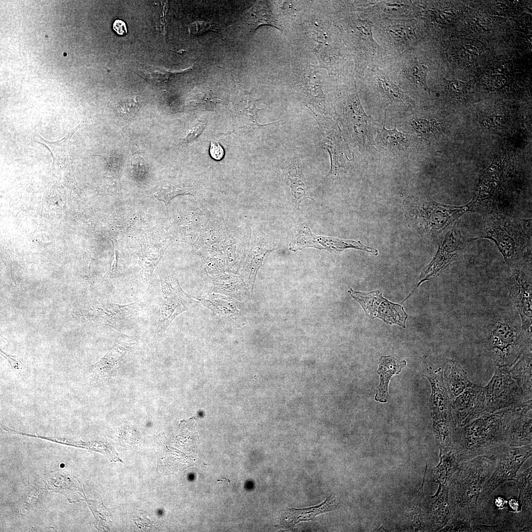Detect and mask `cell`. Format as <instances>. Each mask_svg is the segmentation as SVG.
I'll list each match as a JSON object with an SVG mask.
<instances>
[{"mask_svg": "<svg viewBox=\"0 0 532 532\" xmlns=\"http://www.w3.org/2000/svg\"><path fill=\"white\" fill-rule=\"evenodd\" d=\"M521 403L485 413L457 429L454 448L460 463L480 456L498 454L507 445L509 422Z\"/></svg>", "mask_w": 532, "mask_h": 532, "instance_id": "1", "label": "cell"}, {"mask_svg": "<svg viewBox=\"0 0 532 532\" xmlns=\"http://www.w3.org/2000/svg\"><path fill=\"white\" fill-rule=\"evenodd\" d=\"M472 532H529L532 516L524 511L515 481L497 488L471 519Z\"/></svg>", "mask_w": 532, "mask_h": 532, "instance_id": "2", "label": "cell"}, {"mask_svg": "<svg viewBox=\"0 0 532 532\" xmlns=\"http://www.w3.org/2000/svg\"><path fill=\"white\" fill-rule=\"evenodd\" d=\"M498 456L482 455L462 462L448 479L453 517L471 520L477 510L482 487L496 467Z\"/></svg>", "mask_w": 532, "mask_h": 532, "instance_id": "3", "label": "cell"}, {"mask_svg": "<svg viewBox=\"0 0 532 532\" xmlns=\"http://www.w3.org/2000/svg\"><path fill=\"white\" fill-rule=\"evenodd\" d=\"M483 216L478 236L472 240L485 238L493 241L510 266L531 254V219H521L498 212Z\"/></svg>", "mask_w": 532, "mask_h": 532, "instance_id": "4", "label": "cell"}, {"mask_svg": "<svg viewBox=\"0 0 532 532\" xmlns=\"http://www.w3.org/2000/svg\"><path fill=\"white\" fill-rule=\"evenodd\" d=\"M485 346L496 366H510L532 348V337L524 335L509 323L498 322L486 338Z\"/></svg>", "mask_w": 532, "mask_h": 532, "instance_id": "5", "label": "cell"}, {"mask_svg": "<svg viewBox=\"0 0 532 532\" xmlns=\"http://www.w3.org/2000/svg\"><path fill=\"white\" fill-rule=\"evenodd\" d=\"M484 414L528 401L510 366H497L491 380L484 387Z\"/></svg>", "mask_w": 532, "mask_h": 532, "instance_id": "6", "label": "cell"}, {"mask_svg": "<svg viewBox=\"0 0 532 532\" xmlns=\"http://www.w3.org/2000/svg\"><path fill=\"white\" fill-rule=\"evenodd\" d=\"M532 444L520 447L506 445L499 453L496 467L482 487L478 498L477 508L486 501L499 486L515 480L518 470L532 455Z\"/></svg>", "mask_w": 532, "mask_h": 532, "instance_id": "7", "label": "cell"}, {"mask_svg": "<svg viewBox=\"0 0 532 532\" xmlns=\"http://www.w3.org/2000/svg\"><path fill=\"white\" fill-rule=\"evenodd\" d=\"M159 275L162 300L156 332L162 333L165 332L176 316L188 310L193 299L183 290L172 274L161 270Z\"/></svg>", "mask_w": 532, "mask_h": 532, "instance_id": "8", "label": "cell"}, {"mask_svg": "<svg viewBox=\"0 0 532 532\" xmlns=\"http://www.w3.org/2000/svg\"><path fill=\"white\" fill-rule=\"evenodd\" d=\"M417 204L416 215L420 229L423 233L431 235H435L455 225L468 211L467 205H447L428 199L422 200Z\"/></svg>", "mask_w": 532, "mask_h": 532, "instance_id": "9", "label": "cell"}, {"mask_svg": "<svg viewBox=\"0 0 532 532\" xmlns=\"http://www.w3.org/2000/svg\"><path fill=\"white\" fill-rule=\"evenodd\" d=\"M511 266L507 278L510 296L521 317L522 333L532 336L531 277L518 263Z\"/></svg>", "mask_w": 532, "mask_h": 532, "instance_id": "10", "label": "cell"}, {"mask_svg": "<svg viewBox=\"0 0 532 532\" xmlns=\"http://www.w3.org/2000/svg\"><path fill=\"white\" fill-rule=\"evenodd\" d=\"M348 293L361 305L369 318H379L388 324L405 328L407 315L401 305L384 298L381 291L364 293L350 289Z\"/></svg>", "mask_w": 532, "mask_h": 532, "instance_id": "11", "label": "cell"}, {"mask_svg": "<svg viewBox=\"0 0 532 532\" xmlns=\"http://www.w3.org/2000/svg\"><path fill=\"white\" fill-rule=\"evenodd\" d=\"M472 239L464 236L454 226L446 234L432 262L428 265L420 283L439 275L462 256L468 243Z\"/></svg>", "mask_w": 532, "mask_h": 532, "instance_id": "12", "label": "cell"}, {"mask_svg": "<svg viewBox=\"0 0 532 532\" xmlns=\"http://www.w3.org/2000/svg\"><path fill=\"white\" fill-rule=\"evenodd\" d=\"M313 118L318 124L322 135L321 145L330 155L331 167L326 176L335 175L343 168L345 155L344 142L339 127L335 120L313 111Z\"/></svg>", "mask_w": 532, "mask_h": 532, "instance_id": "13", "label": "cell"}, {"mask_svg": "<svg viewBox=\"0 0 532 532\" xmlns=\"http://www.w3.org/2000/svg\"><path fill=\"white\" fill-rule=\"evenodd\" d=\"M484 387L472 383L451 403V414L457 429L484 414Z\"/></svg>", "mask_w": 532, "mask_h": 532, "instance_id": "14", "label": "cell"}, {"mask_svg": "<svg viewBox=\"0 0 532 532\" xmlns=\"http://www.w3.org/2000/svg\"><path fill=\"white\" fill-rule=\"evenodd\" d=\"M193 300L201 303L230 325L240 328L247 323L244 305L234 299L212 293L194 298Z\"/></svg>", "mask_w": 532, "mask_h": 532, "instance_id": "15", "label": "cell"}, {"mask_svg": "<svg viewBox=\"0 0 532 532\" xmlns=\"http://www.w3.org/2000/svg\"><path fill=\"white\" fill-rule=\"evenodd\" d=\"M447 483L439 484L436 494L424 498L423 514L428 531H438L443 528L452 517L448 498Z\"/></svg>", "mask_w": 532, "mask_h": 532, "instance_id": "16", "label": "cell"}, {"mask_svg": "<svg viewBox=\"0 0 532 532\" xmlns=\"http://www.w3.org/2000/svg\"><path fill=\"white\" fill-rule=\"evenodd\" d=\"M284 183L287 188L288 197L295 207L305 199L314 200L310 195L304 177L300 157L297 154L288 157L282 169Z\"/></svg>", "mask_w": 532, "mask_h": 532, "instance_id": "17", "label": "cell"}, {"mask_svg": "<svg viewBox=\"0 0 532 532\" xmlns=\"http://www.w3.org/2000/svg\"><path fill=\"white\" fill-rule=\"evenodd\" d=\"M140 307L137 302L124 305L105 304L92 306L88 314L92 321L118 330L136 316Z\"/></svg>", "mask_w": 532, "mask_h": 532, "instance_id": "18", "label": "cell"}, {"mask_svg": "<svg viewBox=\"0 0 532 532\" xmlns=\"http://www.w3.org/2000/svg\"><path fill=\"white\" fill-rule=\"evenodd\" d=\"M532 399L522 402L512 417L508 427L506 443L520 447L532 443Z\"/></svg>", "mask_w": 532, "mask_h": 532, "instance_id": "19", "label": "cell"}, {"mask_svg": "<svg viewBox=\"0 0 532 532\" xmlns=\"http://www.w3.org/2000/svg\"><path fill=\"white\" fill-rule=\"evenodd\" d=\"M205 283V290L209 293H219L243 302L252 298L243 279L236 275L224 273L212 275Z\"/></svg>", "mask_w": 532, "mask_h": 532, "instance_id": "20", "label": "cell"}, {"mask_svg": "<svg viewBox=\"0 0 532 532\" xmlns=\"http://www.w3.org/2000/svg\"><path fill=\"white\" fill-rule=\"evenodd\" d=\"M275 248L260 241H251L244 253L240 277L245 282L253 298V289L258 271L266 255Z\"/></svg>", "mask_w": 532, "mask_h": 532, "instance_id": "21", "label": "cell"}, {"mask_svg": "<svg viewBox=\"0 0 532 532\" xmlns=\"http://www.w3.org/2000/svg\"><path fill=\"white\" fill-rule=\"evenodd\" d=\"M432 384V393L430 404L432 410L433 421L453 419L451 402L448 397L442 377L441 368L429 370L428 377Z\"/></svg>", "mask_w": 532, "mask_h": 532, "instance_id": "22", "label": "cell"}, {"mask_svg": "<svg viewBox=\"0 0 532 532\" xmlns=\"http://www.w3.org/2000/svg\"><path fill=\"white\" fill-rule=\"evenodd\" d=\"M133 343V339L130 336L124 334L119 335L107 354L92 366L93 373L99 377H108L117 369Z\"/></svg>", "mask_w": 532, "mask_h": 532, "instance_id": "23", "label": "cell"}, {"mask_svg": "<svg viewBox=\"0 0 532 532\" xmlns=\"http://www.w3.org/2000/svg\"><path fill=\"white\" fill-rule=\"evenodd\" d=\"M338 507L334 498L332 495L317 505L302 508H287L281 519V525L285 528L292 530L298 523L312 521L320 514L336 509Z\"/></svg>", "mask_w": 532, "mask_h": 532, "instance_id": "24", "label": "cell"}, {"mask_svg": "<svg viewBox=\"0 0 532 532\" xmlns=\"http://www.w3.org/2000/svg\"><path fill=\"white\" fill-rule=\"evenodd\" d=\"M444 380L451 403L472 383L461 365L453 360H448L445 364Z\"/></svg>", "mask_w": 532, "mask_h": 532, "instance_id": "25", "label": "cell"}, {"mask_svg": "<svg viewBox=\"0 0 532 532\" xmlns=\"http://www.w3.org/2000/svg\"><path fill=\"white\" fill-rule=\"evenodd\" d=\"M405 361H399L391 356L381 357L377 373L380 375V382L376 390L375 399L381 402H386L388 397V386L390 380L394 374H399L406 366Z\"/></svg>", "mask_w": 532, "mask_h": 532, "instance_id": "26", "label": "cell"}, {"mask_svg": "<svg viewBox=\"0 0 532 532\" xmlns=\"http://www.w3.org/2000/svg\"><path fill=\"white\" fill-rule=\"evenodd\" d=\"M80 126V124L68 133L63 139L57 141H48L42 138L40 135L35 136L37 142L43 144L50 150L53 160V164L55 167L62 168L67 166L72 167L69 155V143L72 136Z\"/></svg>", "mask_w": 532, "mask_h": 532, "instance_id": "27", "label": "cell"}, {"mask_svg": "<svg viewBox=\"0 0 532 532\" xmlns=\"http://www.w3.org/2000/svg\"><path fill=\"white\" fill-rule=\"evenodd\" d=\"M510 372L529 400L532 399V350L524 352L510 366Z\"/></svg>", "mask_w": 532, "mask_h": 532, "instance_id": "28", "label": "cell"}, {"mask_svg": "<svg viewBox=\"0 0 532 532\" xmlns=\"http://www.w3.org/2000/svg\"><path fill=\"white\" fill-rule=\"evenodd\" d=\"M244 21L249 29L253 32L260 26L266 25L279 30L281 27L266 2L260 1L253 6L244 15Z\"/></svg>", "mask_w": 532, "mask_h": 532, "instance_id": "29", "label": "cell"}, {"mask_svg": "<svg viewBox=\"0 0 532 532\" xmlns=\"http://www.w3.org/2000/svg\"><path fill=\"white\" fill-rule=\"evenodd\" d=\"M257 101V99L253 98L248 92L241 90L234 97L233 104L235 112L243 114L250 125L255 128L274 123L261 124L257 122V112L260 109L256 106Z\"/></svg>", "mask_w": 532, "mask_h": 532, "instance_id": "30", "label": "cell"}, {"mask_svg": "<svg viewBox=\"0 0 532 532\" xmlns=\"http://www.w3.org/2000/svg\"><path fill=\"white\" fill-rule=\"evenodd\" d=\"M440 463L432 470V480L444 485L457 470L460 463L454 449L448 451H440Z\"/></svg>", "mask_w": 532, "mask_h": 532, "instance_id": "31", "label": "cell"}, {"mask_svg": "<svg viewBox=\"0 0 532 532\" xmlns=\"http://www.w3.org/2000/svg\"><path fill=\"white\" fill-rule=\"evenodd\" d=\"M426 467L422 483L416 492L412 503L409 505L407 515V521L413 531H425L426 526L423 517V500L425 498L424 485L427 470Z\"/></svg>", "mask_w": 532, "mask_h": 532, "instance_id": "32", "label": "cell"}, {"mask_svg": "<svg viewBox=\"0 0 532 532\" xmlns=\"http://www.w3.org/2000/svg\"><path fill=\"white\" fill-rule=\"evenodd\" d=\"M532 466L517 475L515 482L518 488L519 496L524 512L532 516Z\"/></svg>", "mask_w": 532, "mask_h": 532, "instance_id": "33", "label": "cell"}, {"mask_svg": "<svg viewBox=\"0 0 532 532\" xmlns=\"http://www.w3.org/2000/svg\"><path fill=\"white\" fill-rule=\"evenodd\" d=\"M195 188L193 186L185 185L183 184L172 183L166 187L163 188L159 192L154 194V197L158 200L165 202L168 212V205L170 200L179 195L189 194L194 196Z\"/></svg>", "mask_w": 532, "mask_h": 532, "instance_id": "34", "label": "cell"}, {"mask_svg": "<svg viewBox=\"0 0 532 532\" xmlns=\"http://www.w3.org/2000/svg\"><path fill=\"white\" fill-rule=\"evenodd\" d=\"M385 125V119L383 129L378 131L376 138L379 144L387 147H395L406 141V135L398 131L396 127L393 130H388L386 129Z\"/></svg>", "mask_w": 532, "mask_h": 532, "instance_id": "35", "label": "cell"}, {"mask_svg": "<svg viewBox=\"0 0 532 532\" xmlns=\"http://www.w3.org/2000/svg\"><path fill=\"white\" fill-rule=\"evenodd\" d=\"M427 71V66L417 63L410 65L403 70L404 74L409 80L426 90H428L426 80Z\"/></svg>", "mask_w": 532, "mask_h": 532, "instance_id": "36", "label": "cell"}, {"mask_svg": "<svg viewBox=\"0 0 532 532\" xmlns=\"http://www.w3.org/2000/svg\"><path fill=\"white\" fill-rule=\"evenodd\" d=\"M379 85L388 98L398 101L407 100L408 98L396 84L388 79H380Z\"/></svg>", "mask_w": 532, "mask_h": 532, "instance_id": "37", "label": "cell"}, {"mask_svg": "<svg viewBox=\"0 0 532 532\" xmlns=\"http://www.w3.org/2000/svg\"><path fill=\"white\" fill-rule=\"evenodd\" d=\"M139 105L135 97L130 98L121 100L118 104L117 110L124 118L133 117L137 112Z\"/></svg>", "mask_w": 532, "mask_h": 532, "instance_id": "38", "label": "cell"}, {"mask_svg": "<svg viewBox=\"0 0 532 532\" xmlns=\"http://www.w3.org/2000/svg\"><path fill=\"white\" fill-rule=\"evenodd\" d=\"M440 532H472L471 521L452 517Z\"/></svg>", "mask_w": 532, "mask_h": 532, "instance_id": "39", "label": "cell"}, {"mask_svg": "<svg viewBox=\"0 0 532 532\" xmlns=\"http://www.w3.org/2000/svg\"><path fill=\"white\" fill-rule=\"evenodd\" d=\"M218 28L213 23L208 21H198L189 26L190 34L200 35L209 31L217 32Z\"/></svg>", "mask_w": 532, "mask_h": 532, "instance_id": "40", "label": "cell"}, {"mask_svg": "<svg viewBox=\"0 0 532 532\" xmlns=\"http://www.w3.org/2000/svg\"><path fill=\"white\" fill-rule=\"evenodd\" d=\"M194 99L189 100L187 105L193 107H202L212 106L217 103L219 100L212 96L199 94L195 95Z\"/></svg>", "mask_w": 532, "mask_h": 532, "instance_id": "41", "label": "cell"}, {"mask_svg": "<svg viewBox=\"0 0 532 532\" xmlns=\"http://www.w3.org/2000/svg\"><path fill=\"white\" fill-rule=\"evenodd\" d=\"M411 126L417 133L425 139L430 137L432 130L431 122L424 119H415L411 123Z\"/></svg>", "mask_w": 532, "mask_h": 532, "instance_id": "42", "label": "cell"}, {"mask_svg": "<svg viewBox=\"0 0 532 532\" xmlns=\"http://www.w3.org/2000/svg\"><path fill=\"white\" fill-rule=\"evenodd\" d=\"M209 153L211 157L215 160H222L225 155L223 148L217 142L211 141Z\"/></svg>", "mask_w": 532, "mask_h": 532, "instance_id": "43", "label": "cell"}, {"mask_svg": "<svg viewBox=\"0 0 532 532\" xmlns=\"http://www.w3.org/2000/svg\"><path fill=\"white\" fill-rule=\"evenodd\" d=\"M448 91L451 94L455 96L462 95L466 89V85L461 82L450 81L447 83Z\"/></svg>", "mask_w": 532, "mask_h": 532, "instance_id": "44", "label": "cell"}, {"mask_svg": "<svg viewBox=\"0 0 532 532\" xmlns=\"http://www.w3.org/2000/svg\"><path fill=\"white\" fill-rule=\"evenodd\" d=\"M113 29L119 35H123L127 33L126 23L120 19H116L114 21L113 24Z\"/></svg>", "mask_w": 532, "mask_h": 532, "instance_id": "45", "label": "cell"}, {"mask_svg": "<svg viewBox=\"0 0 532 532\" xmlns=\"http://www.w3.org/2000/svg\"><path fill=\"white\" fill-rule=\"evenodd\" d=\"M1 353L8 360L11 368L13 369H18L20 368L22 366V363L19 360L16 359L15 357L8 355L1 350Z\"/></svg>", "mask_w": 532, "mask_h": 532, "instance_id": "46", "label": "cell"}, {"mask_svg": "<svg viewBox=\"0 0 532 532\" xmlns=\"http://www.w3.org/2000/svg\"><path fill=\"white\" fill-rule=\"evenodd\" d=\"M204 126V124H200L199 126L194 128L187 135L186 141L189 142L197 137L202 132Z\"/></svg>", "mask_w": 532, "mask_h": 532, "instance_id": "47", "label": "cell"}, {"mask_svg": "<svg viewBox=\"0 0 532 532\" xmlns=\"http://www.w3.org/2000/svg\"><path fill=\"white\" fill-rule=\"evenodd\" d=\"M218 482H222L223 483L227 482L228 484L230 483V480L227 478H223L222 479L217 480Z\"/></svg>", "mask_w": 532, "mask_h": 532, "instance_id": "48", "label": "cell"}, {"mask_svg": "<svg viewBox=\"0 0 532 532\" xmlns=\"http://www.w3.org/2000/svg\"><path fill=\"white\" fill-rule=\"evenodd\" d=\"M61 466V467H64V466H65V465H64V464H61V466Z\"/></svg>", "mask_w": 532, "mask_h": 532, "instance_id": "49", "label": "cell"}]
</instances>
